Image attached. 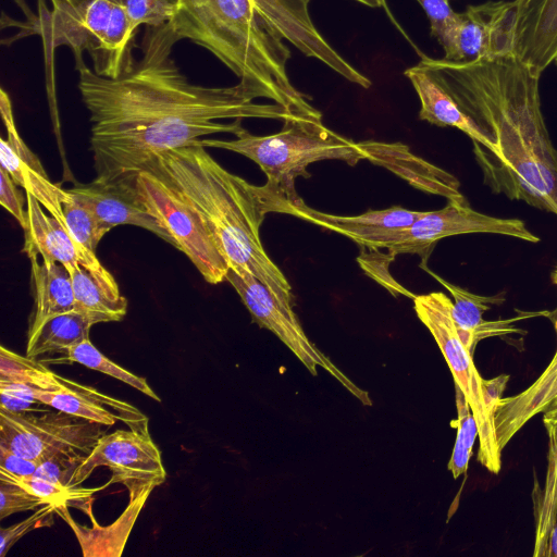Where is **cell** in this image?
<instances>
[{
  "mask_svg": "<svg viewBox=\"0 0 557 557\" xmlns=\"http://www.w3.org/2000/svg\"><path fill=\"white\" fill-rule=\"evenodd\" d=\"M176 41L169 24L149 27L143 58L125 74L110 78L86 64L77 69L90 113L95 181L135 180L158 156L196 146L201 136H237L244 119L284 121L294 113L275 102H256L259 96L240 82L226 87L189 82L171 58Z\"/></svg>",
  "mask_w": 557,
  "mask_h": 557,
  "instance_id": "cell-1",
  "label": "cell"
},
{
  "mask_svg": "<svg viewBox=\"0 0 557 557\" xmlns=\"http://www.w3.org/2000/svg\"><path fill=\"white\" fill-rule=\"evenodd\" d=\"M419 63L486 139L472 144L484 184L495 194L557 215V148L541 108L540 78L515 55Z\"/></svg>",
  "mask_w": 557,
  "mask_h": 557,
  "instance_id": "cell-2",
  "label": "cell"
},
{
  "mask_svg": "<svg viewBox=\"0 0 557 557\" xmlns=\"http://www.w3.org/2000/svg\"><path fill=\"white\" fill-rule=\"evenodd\" d=\"M149 171L200 216L216 246L236 272H248L283 300L293 302L292 286L262 246L260 226L273 212V193L228 172L202 146L158 156Z\"/></svg>",
  "mask_w": 557,
  "mask_h": 557,
  "instance_id": "cell-3",
  "label": "cell"
},
{
  "mask_svg": "<svg viewBox=\"0 0 557 557\" xmlns=\"http://www.w3.org/2000/svg\"><path fill=\"white\" fill-rule=\"evenodd\" d=\"M176 8L169 25L178 40L209 50L259 98L294 113L315 109L292 84L290 50L257 0H202Z\"/></svg>",
  "mask_w": 557,
  "mask_h": 557,
  "instance_id": "cell-4",
  "label": "cell"
},
{
  "mask_svg": "<svg viewBox=\"0 0 557 557\" xmlns=\"http://www.w3.org/2000/svg\"><path fill=\"white\" fill-rule=\"evenodd\" d=\"M51 8L39 5V13L26 25L41 37L46 51L69 47L76 70L84 65L83 52L92 60L100 76L115 78L136 63L133 28L125 0H50Z\"/></svg>",
  "mask_w": 557,
  "mask_h": 557,
  "instance_id": "cell-5",
  "label": "cell"
},
{
  "mask_svg": "<svg viewBox=\"0 0 557 557\" xmlns=\"http://www.w3.org/2000/svg\"><path fill=\"white\" fill-rule=\"evenodd\" d=\"M198 146L226 149L247 157L267 175L265 184L289 200L298 198L296 178L310 177L309 164L341 160L355 165L366 160L359 143L326 127L317 109L290 114L283 121L281 131L271 135H252L245 129L236 139H199Z\"/></svg>",
  "mask_w": 557,
  "mask_h": 557,
  "instance_id": "cell-6",
  "label": "cell"
},
{
  "mask_svg": "<svg viewBox=\"0 0 557 557\" xmlns=\"http://www.w3.org/2000/svg\"><path fill=\"white\" fill-rule=\"evenodd\" d=\"M453 300L444 293L432 292L413 298L419 320L426 326L438 345L455 381L465 395L475 419L479 436L478 460L490 472L497 474L502 468L494 418L488 412L482 392V381L472 354L458 334L451 314Z\"/></svg>",
  "mask_w": 557,
  "mask_h": 557,
  "instance_id": "cell-7",
  "label": "cell"
},
{
  "mask_svg": "<svg viewBox=\"0 0 557 557\" xmlns=\"http://www.w3.org/2000/svg\"><path fill=\"white\" fill-rule=\"evenodd\" d=\"M108 428L59 410L36 414L0 408V447L41 462L57 454L88 456Z\"/></svg>",
  "mask_w": 557,
  "mask_h": 557,
  "instance_id": "cell-8",
  "label": "cell"
},
{
  "mask_svg": "<svg viewBox=\"0 0 557 557\" xmlns=\"http://www.w3.org/2000/svg\"><path fill=\"white\" fill-rule=\"evenodd\" d=\"M137 197L158 218L181 250L206 282L225 281L228 262L197 212L165 182L149 171H141L134 181Z\"/></svg>",
  "mask_w": 557,
  "mask_h": 557,
  "instance_id": "cell-9",
  "label": "cell"
},
{
  "mask_svg": "<svg viewBox=\"0 0 557 557\" xmlns=\"http://www.w3.org/2000/svg\"><path fill=\"white\" fill-rule=\"evenodd\" d=\"M225 281L231 283L250 312L252 320L276 335L312 374L321 368L334 376L363 405H371L369 395L348 379L309 339L293 309V302L277 297L248 272L228 269Z\"/></svg>",
  "mask_w": 557,
  "mask_h": 557,
  "instance_id": "cell-10",
  "label": "cell"
},
{
  "mask_svg": "<svg viewBox=\"0 0 557 557\" xmlns=\"http://www.w3.org/2000/svg\"><path fill=\"white\" fill-rule=\"evenodd\" d=\"M487 233L515 237L529 243H539L524 221L516 218H497L472 209L467 200H448L440 210L423 212L410 226L393 233L383 248L396 256L417 253L426 259L436 243L445 237Z\"/></svg>",
  "mask_w": 557,
  "mask_h": 557,
  "instance_id": "cell-11",
  "label": "cell"
},
{
  "mask_svg": "<svg viewBox=\"0 0 557 557\" xmlns=\"http://www.w3.org/2000/svg\"><path fill=\"white\" fill-rule=\"evenodd\" d=\"M98 467H107L112 473L104 486L123 484L128 490L129 502L150 493L166 478L160 449L149 433L131 429L103 434L76 470L72 486L77 487Z\"/></svg>",
  "mask_w": 557,
  "mask_h": 557,
  "instance_id": "cell-12",
  "label": "cell"
},
{
  "mask_svg": "<svg viewBox=\"0 0 557 557\" xmlns=\"http://www.w3.org/2000/svg\"><path fill=\"white\" fill-rule=\"evenodd\" d=\"M436 40L453 62L513 55L512 1L469 5Z\"/></svg>",
  "mask_w": 557,
  "mask_h": 557,
  "instance_id": "cell-13",
  "label": "cell"
},
{
  "mask_svg": "<svg viewBox=\"0 0 557 557\" xmlns=\"http://www.w3.org/2000/svg\"><path fill=\"white\" fill-rule=\"evenodd\" d=\"M274 212L339 233L361 247L373 250L383 248L393 233L410 226L423 214V211L394 206L384 210H369L359 215H335L309 208L300 197L289 200L283 196L277 197Z\"/></svg>",
  "mask_w": 557,
  "mask_h": 557,
  "instance_id": "cell-14",
  "label": "cell"
},
{
  "mask_svg": "<svg viewBox=\"0 0 557 557\" xmlns=\"http://www.w3.org/2000/svg\"><path fill=\"white\" fill-rule=\"evenodd\" d=\"M0 110L7 129V138L0 140V162L13 181L34 196L44 209L57 218L65 227L63 203L71 195L69 190L54 185L48 177L37 156L21 138L12 110V103L4 89L0 92Z\"/></svg>",
  "mask_w": 557,
  "mask_h": 557,
  "instance_id": "cell-15",
  "label": "cell"
},
{
  "mask_svg": "<svg viewBox=\"0 0 557 557\" xmlns=\"http://www.w3.org/2000/svg\"><path fill=\"white\" fill-rule=\"evenodd\" d=\"M134 181L101 183L94 180L89 184H78L67 190L110 230L123 224L139 226L176 248L174 239L162 222L147 210L137 197Z\"/></svg>",
  "mask_w": 557,
  "mask_h": 557,
  "instance_id": "cell-16",
  "label": "cell"
},
{
  "mask_svg": "<svg viewBox=\"0 0 557 557\" xmlns=\"http://www.w3.org/2000/svg\"><path fill=\"white\" fill-rule=\"evenodd\" d=\"M513 55L541 74L557 59V0L512 1Z\"/></svg>",
  "mask_w": 557,
  "mask_h": 557,
  "instance_id": "cell-17",
  "label": "cell"
},
{
  "mask_svg": "<svg viewBox=\"0 0 557 557\" xmlns=\"http://www.w3.org/2000/svg\"><path fill=\"white\" fill-rule=\"evenodd\" d=\"M27 222L24 228V248L27 257L40 256L42 261L59 262L67 271L78 264L94 270L102 264L96 257L77 244L69 230L30 194H26Z\"/></svg>",
  "mask_w": 557,
  "mask_h": 557,
  "instance_id": "cell-18",
  "label": "cell"
},
{
  "mask_svg": "<svg viewBox=\"0 0 557 557\" xmlns=\"http://www.w3.org/2000/svg\"><path fill=\"white\" fill-rule=\"evenodd\" d=\"M36 397L47 406L75 417L111 426L117 420L131 430L149 433L148 418L134 406L76 382L65 389L36 388Z\"/></svg>",
  "mask_w": 557,
  "mask_h": 557,
  "instance_id": "cell-19",
  "label": "cell"
},
{
  "mask_svg": "<svg viewBox=\"0 0 557 557\" xmlns=\"http://www.w3.org/2000/svg\"><path fill=\"white\" fill-rule=\"evenodd\" d=\"M366 160L384 166L423 191L447 200H465L460 183L451 173L411 153L400 143L367 140L359 143Z\"/></svg>",
  "mask_w": 557,
  "mask_h": 557,
  "instance_id": "cell-20",
  "label": "cell"
},
{
  "mask_svg": "<svg viewBox=\"0 0 557 557\" xmlns=\"http://www.w3.org/2000/svg\"><path fill=\"white\" fill-rule=\"evenodd\" d=\"M557 400V348L555 355L540 376L517 395L503 397L494 412V428L499 450L524 424L543 413Z\"/></svg>",
  "mask_w": 557,
  "mask_h": 557,
  "instance_id": "cell-21",
  "label": "cell"
},
{
  "mask_svg": "<svg viewBox=\"0 0 557 557\" xmlns=\"http://www.w3.org/2000/svg\"><path fill=\"white\" fill-rule=\"evenodd\" d=\"M429 272L453 296L451 314L454 322L461 342L472 355L476 344L486 337L502 336L515 332L521 333L519 329L512 326V322L517 319L498 321H485L483 319V313L492 305H499L505 301L502 295H476L447 282L431 271Z\"/></svg>",
  "mask_w": 557,
  "mask_h": 557,
  "instance_id": "cell-22",
  "label": "cell"
},
{
  "mask_svg": "<svg viewBox=\"0 0 557 557\" xmlns=\"http://www.w3.org/2000/svg\"><path fill=\"white\" fill-rule=\"evenodd\" d=\"M420 100V120L441 127H455L479 146L486 139L472 120L461 110L454 98L420 63L405 71Z\"/></svg>",
  "mask_w": 557,
  "mask_h": 557,
  "instance_id": "cell-23",
  "label": "cell"
},
{
  "mask_svg": "<svg viewBox=\"0 0 557 557\" xmlns=\"http://www.w3.org/2000/svg\"><path fill=\"white\" fill-rule=\"evenodd\" d=\"M69 272L74 310L90 317L96 323L121 321L125 317L127 300L120 293L114 276L103 265L90 270L78 264Z\"/></svg>",
  "mask_w": 557,
  "mask_h": 557,
  "instance_id": "cell-24",
  "label": "cell"
},
{
  "mask_svg": "<svg viewBox=\"0 0 557 557\" xmlns=\"http://www.w3.org/2000/svg\"><path fill=\"white\" fill-rule=\"evenodd\" d=\"M34 294V312L28 334L36 331L47 319L74 310L75 300L72 277L59 262L39 263L37 256L29 257Z\"/></svg>",
  "mask_w": 557,
  "mask_h": 557,
  "instance_id": "cell-25",
  "label": "cell"
},
{
  "mask_svg": "<svg viewBox=\"0 0 557 557\" xmlns=\"http://www.w3.org/2000/svg\"><path fill=\"white\" fill-rule=\"evenodd\" d=\"M94 324L96 322L90 317L76 310L53 315L28 334L26 356L35 358L47 352H66L89 339Z\"/></svg>",
  "mask_w": 557,
  "mask_h": 557,
  "instance_id": "cell-26",
  "label": "cell"
},
{
  "mask_svg": "<svg viewBox=\"0 0 557 557\" xmlns=\"http://www.w3.org/2000/svg\"><path fill=\"white\" fill-rule=\"evenodd\" d=\"M548 435V465L544 488L535 502L534 557H547L549 536L557 516V428L545 425Z\"/></svg>",
  "mask_w": 557,
  "mask_h": 557,
  "instance_id": "cell-27",
  "label": "cell"
},
{
  "mask_svg": "<svg viewBox=\"0 0 557 557\" xmlns=\"http://www.w3.org/2000/svg\"><path fill=\"white\" fill-rule=\"evenodd\" d=\"M0 375L2 380L20 382L44 391H60L70 386V380L57 375L35 358L22 357L1 347Z\"/></svg>",
  "mask_w": 557,
  "mask_h": 557,
  "instance_id": "cell-28",
  "label": "cell"
},
{
  "mask_svg": "<svg viewBox=\"0 0 557 557\" xmlns=\"http://www.w3.org/2000/svg\"><path fill=\"white\" fill-rule=\"evenodd\" d=\"M67 362H77L89 369L102 372L114 379H117L127 385L138 389L143 394L152 398L153 400L161 401L160 397L149 386L147 380L137 376L134 373L125 370L121 366L111 361L108 357L102 355L89 339L70 348L66 351Z\"/></svg>",
  "mask_w": 557,
  "mask_h": 557,
  "instance_id": "cell-29",
  "label": "cell"
},
{
  "mask_svg": "<svg viewBox=\"0 0 557 557\" xmlns=\"http://www.w3.org/2000/svg\"><path fill=\"white\" fill-rule=\"evenodd\" d=\"M455 389L457 419L451 424L456 425L457 436L447 468L454 479H457L468 469L474 441L478 437V426L465 395L456 385Z\"/></svg>",
  "mask_w": 557,
  "mask_h": 557,
  "instance_id": "cell-30",
  "label": "cell"
},
{
  "mask_svg": "<svg viewBox=\"0 0 557 557\" xmlns=\"http://www.w3.org/2000/svg\"><path fill=\"white\" fill-rule=\"evenodd\" d=\"M63 211L66 228L73 239L86 250L95 252L99 242L111 230L87 206L72 195L63 203Z\"/></svg>",
  "mask_w": 557,
  "mask_h": 557,
  "instance_id": "cell-31",
  "label": "cell"
},
{
  "mask_svg": "<svg viewBox=\"0 0 557 557\" xmlns=\"http://www.w3.org/2000/svg\"><path fill=\"white\" fill-rule=\"evenodd\" d=\"M0 478L15 482L29 491L30 493L53 503L57 505H66L74 499H82L86 496H90L91 493L98 490H83L78 487H67L59 485L33 475L29 476H17L10 474L3 470H0Z\"/></svg>",
  "mask_w": 557,
  "mask_h": 557,
  "instance_id": "cell-32",
  "label": "cell"
},
{
  "mask_svg": "<svg viewBox=\"0 0 557 557\" xmlns=\"http://www.w3.org/2000/svg\"><path fill=\"white\" fill-rule=\"evenodd\" d=\"M126 12L134 29L141 25L158 28L168 25L176 13L172 0H125Z\"/></svg>",
  "mask_w": 557,
  "mask_h": 557,
  "instance_id": "cell-33",
  "label": "cell"
},
{
  "mask_svg": "<svg viewBox=\"0 0 557 557\" xmlns=\"http://www.w3.org/2000/svg\"><path fill=\"white\" fill-rule=\"evenodd\" d=\"M1 409L15 413L44 412L46 404L36 397V387L0 379ZM49 407V406H48Z\"/></svg>",
  "mask_w": 557,
  "mask_h": 557,
  "instance_id": "cell-34",
  "label": "cell"
},
{
  "mask_svg": "<svg viewBox=\"0 0 557 557\" xmlns=\"http://www.w3.org/2000/svg\"><path fill=\"white\" fill-rule=\"evenodd\" d=\"M47 504L51 503L30 493L15 482L0 478L1 519H4L5 517L15 512L35 510Z\"/></svg>",
  "mask_w": 557,
  "mask_h": 557,
  "instance_id": "cell-35",
  "label": "cell"
},
{
  "mask_svg": "<svg viewBox=\"0 0 557 557\" xmlns=\"http://www.w3.org/2000/svg\"><path fill=\"white\" fill-rule=\"evenodd\" d=\"M58 506L52 503L44 505L22 522L2 528L0 530V557H4L9 549L26 533L34 529L51 525Z\"/></svg>",
  "mask_w": 557,
  "mask_h": 557,
  "instance_id": "cell-36",
  "label": "cell"
},
{
  "mask_svg": "<svg viewBox=\"0 0 557 557\" xmlns=\"http://www.w3.org/2000/svg\"><path fill=\"white\" fill-rule=\"evenodd\" d=\"M87 456L57 454L42 461L33 476L67 486H72L73 476Z\"/></svg>",
  "mask_w": 557,
  "mask_h": 557,
  "instance_id": "cell-37",
  "label": "cell"
},
{
  "mask_svg": "<svg viewBox=\"0 0 557 557\" xmlns=\"http://www.w3.org/2000/svg\"><path fill=\"white\" fill-rule=\"evenodd\" d=\"M17 184L10 174L0 169V205L11 213L24 230L27 222V210L24 208V197Z\"/></svg>",
  "mask_w": 557,
  "mask_h": 557,
  "instance_id": "cell-38",
  "label": "cell"
},
{
  "mask_svg": "<svg viewBox=\"0 0 557 557\" xmlns=\"http://www.w3.org/2000/svg\"><path fill=\"white\" fill-rule=\"evenodd\" d=\"M424 10L429 21L431 35L437 39L446 27L456 18L448 0H417Z\"/></svg>",
  "mask_w": 557,
  "mask_h": 557,
  "instance_id": "cell-39",
  "label": "cell"
},
{
  "mask_svg": "<svg viewBox=\"0 0 557 557\" xmlns=\"http://www.w3.org/2000/svg\"><path fill=\"white\" fill-rule=\"evenodd\" d=\"M41 461L18 456L0 447V470L17 476H29L35 473Z\"/></svg>",
  "mask_w": 557,
  "mask_h": 557,
  "instance_id": "cell-40",
  "label": "cell"
},
{
  "mask_svg": "<svg viewBox=\"0 0 557 557\" xmlns=\"http://www.w3.org/2000/svg\"><path fill=\"white\" fill-rule=\"evenodd\" d=\"M508 374H500L491 380L482 381V392L485 406L488 412L494 418L495 408L498 401L503 398V394L505 392L506 385L509 381Z\"/></svg>",
  "mask_w": 557,
  "mask_h": 557,
  "instance_id": "cell-41",
  "label": "cell"
},
{
  "mask_svg": "<svg viewBox=\"0 0 557 557\" xmlns=\"http://www.w3.org/2000/svg\"><path fill=\"white\" fill-rule=\"evenodd\" d=\"M544 425H552L557 428V400L549 405L543 412Z\"/></svg>",
  "mask_w": 557,
  "mask_h": 557,
  "instance_id": "cell-42",
  "label": "cell"
},
{
  "mask_svg": "<svg viewBox=\"0 0 557 557\" xmlns=\"http://www.w3.org/2000/svg\"><path fill=\"white\" fill-rule=\"evenodd\" d=\"M547 557H557V516L549 536Z\"/></svg>",
  "mask_w": 557,
  "mask_h": 557,
  "instance_id": "cell-43",
  "label": "cell"
},
{
  "mask_svg": "<svg viewBox=\"0 0 557 557\" xmlns=\"http://www.w3.org/2000/svg\"><path fill=\"white\" fill-rule=\"evenodd\" d=\"M362 4H366L371 8H380L385 5V0H355Z\"/></svg>",
  "mask_w": 557,
  "mask_h": 557,
  "instance_id": "cell-44",
  "label": "cell"
},
{
  "mask_svg": "<svg viewBox=\"0 0 557 557\" xmlns=\"http://www.w3.org/2000/svg\"><path fill=\"white\" fill-rule=\"evenodd\" d=\"M552 280L554 282L555 285H557V267L555 268L553 274H552ZM552 320H553V323H554V327H555V331H556V334H557V310L554 312V315L552 317Z\"/></svg>",
  "mask_w": 557,
  "mask_h": 557,
  "instance_id": "cell-45",
  "label": "cell"
},
{
  "mask_svg": "<svg viewBox=\"0 0 557 557\" xmlns=\"http://www.w3.org/2000/svg\"><path fill=\"white\" fill-rule=\"evenodd\" d=\"M172 1L176 4V7H182V5H186V4L202 1V0H172Z\"/></svg>",
  "mask_w": 557,
  "mask_h": 557,
  "instance_id": "cell-46",
  "label": "cell"
},
{
  "mask_svg": "<svg viewBox=\"0 0 557 557\" xmlns=\"http://www.w3.org/2000/svg\"><path fill=\"white\" fill-rule=\"evenodd\" d=\"M555 64H556V66H557V59L555 60Z\"/></svg>",
  "mask_w": 557,
  "mask_h": 557,
  "instance_id": "cell-47",
  "label": "cell"
}]
</instances>
